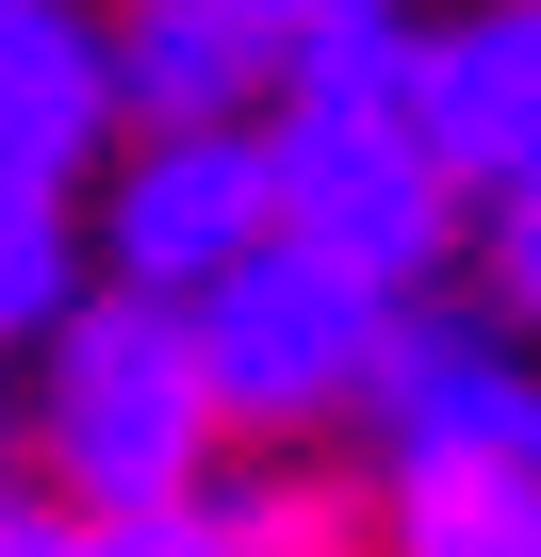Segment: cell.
<instances>
[{
  "label": "cell",
  "instance_id": "6da1fadb",
  "mask_svg": "<svg viewBox=\"0 0 541 557\" xmlns=\"http://www.w3.org/2000/svg\"><path fill=\"white\" fill-rule=\"evenodd\" d=\"M34 475L83 508V524H132V508H181L213 492V377H197V329L181 296H132V278H83V312L34 345V410H17Z\"/></svg>",
  "mask_w": 541,
  "mask_h": 557
},
{
  "label": "cell",
  "instance_id": "7a4b0ae2",
  "mask_svg": "<svg viewBox=\"0 0 541 557\" xmlns=\"http://www.w3.org/2000/svg\"><path fill=\"white\" fill-rule=\"evenodd\" d=\"M181 329H197L213 426L296 443V426L361 410V377H378V345H394V296H378L361 262H329V246H296V230H262L230 278H197V296H181Z\"/></svg>",
  "mask_w": 541,
  "mask_h": 557
},
{
  "label": "cell",
  "instance_id": "3957f363",
  "mask_svg": "<svg viewBox=\"0 0 541 557\" xmlns=\"http://www.w3.org/2000/svg\"><path fill=\"white\" fill-rule=\"evenodd\" d=\"M262 181H280V230L361 262L378 296H427L443 246L476 230L410 99H262Z\"/></svg>",
  "mask_w": 541,
  "mask_h": 557
},
{
  "label": "cell",
  "instance_id": "277c9868",
  "mask_svg": "<svg viewBox=\"0 0 541 557\" xmlns=\"http://www.w3.org/2000/svg\"><path fill=\"white\" fill-rule=\"evenodd\" d=\"M262 230H280L262 115H213V132H115V181H99V213H83V246L132 278V296H197V278H230Z\"/></svg>",
  "mask_w": 541,
  "mask_h": 557
},
{
  "label": "cell",
  "instance_id": "5b68a950",
  "mask_svg": "<svg viewBox=\"0 0 541 557\" xmlns=\"http://www.w3.org/2000/svg\"><path fill=\"white\" fill-rule=\"evenodd\" d=\"M361 426H378V459H525L541 475V329L394 296V345L361 377Z\"/></svg>",
  "mask_w": 541,
  "mask_h": 557
},
{
  "label": "cell",
  "instance_id": "8992f818",
  "mask_svg": "<svg viewBox=\"0 0 541 557\" xmlns=\"http://www.w3.org/2000/svg\"><path fill=\"white\" fill-rule=\"evenodd\" d=\"M115 99L132 132H213V115H262L312 34V0H115Z\"/></svg>",
  "mask_w": 541,
  "mask_h": 557
},
{
  "label": "cell",
  "instance_id": "52a82bcc",
  "mask_svg": "<svg viewBox=\"0 0 541 557\" xmlns=\"http://www.w3.org/2000/svg\"><path fill=\"white\" fill-rule=\"evenodd\" d=\"M410 115H427L459 213H476V197H525V181H541V0H476V17H443Z\"/></svg>",
  "mask_w": 541,
  "mask_h": 557
},
{
  "label": "cell",
  "instance_id": "ba28073f",
  "mask_svg": "<svg viewBox=\"0 0 541 557\" xmlns=\"http://www.w3.org/2000/svg\"><path fill=\"white\" fill-rule=\"evenodd\" d=\"M132 99H115V34L83 0H0V181H50L83 197L115 164Z\"/></svg>",
  "mask_w": 541,
  "mask_h": 557
},
{
  "label": "cell",
  "instance_id": "9c48e42d",
  "mask_svg": "<svg viewBox=\"0 0 541 557\" xmlns=\"http://www.w3.org/2000/svg\"><path fill=\"white\" fill-rule=\"evenodd\" d=\"M378 557H541L525 459H378Z\"/></svg>",
  "mask_w": 541,
  "mask_h": 557
},
{
  "label": "cell",
  "instance_id": "30bf717a",
  "mask_svg": "<svg viewBox=\"0 0 541 557\" xmlns=\"http://www.w3.org/2000/svg\"><path fill=\"white\" fill-rule=\"evenodd\" d=\"M83 278H99V246H83V213H66L50 181H0V361L66 329V312H83Z\"/></svg>",
  "mask_w": 541,
  "mask_h": 557
},
{
  "label": "cell",
  "instance_id": "8fae6325",
  "mask_svg": "<svg viewBox=\"0 0 541 557\" xmlns=\"http://www.w3.org/2000/svg\"><path fill=\"white\" fill-rule=\"evenodd\" d=\"M476 246H492V312L541 329V181L525 197H476Z\"/></svg>",
  "mask_w": 541,
  "mask_h": 557
},
{
  "label": "cell",
  "instance_id": "7c38bea8",
  "mask_svg": "<svg viewBox=\"0 0 541 557\" xmlns=\"http://www.w3.org/2000/svg\"><path fill=\"white\" fill-rule=\"evenodd\" d=\"M99 557H246V524H230V492H181V508L99 524Z\"/></svg>",
  "mask_w": 541,
  "mask_h": 557
},
{
  "label": "cell",
  "instance_id": "4fadbf2b",
  "mask_svg": "<svg viewBox=\"0 0 541 557\" xmlns=\"http://www.w3.org/2000/svg\"><path fill=\"white\" fill-rule=\"evenodd\" d=\"M0 557H99V524H83L66 492H34V475H17V492H0Z\"/></svg>",
  "mask_w": 541,
  "mask_h": 557
},
{
  "label": "cell",
  "instance_id": "5bb4252c",
  "mask_svg": "<svg viewBox=\"0 0 541 557\" xmlns=\"http://www.w3.org/2000/svg\"><path fill=\"white\" fill-rule=\"evenodd\" d=\"M17 475H34V443H17V394H0V492H17Z\"/></svg>",
  "mask_w": 541,
  "mask_h": 557
}]
</instances>
